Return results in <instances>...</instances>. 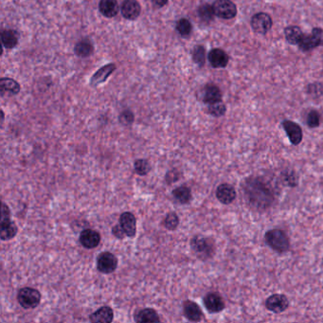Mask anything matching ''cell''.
<instances>
[{"label":"cell","instance_id":"cell-35","mask_svg":"<svg viewBox=\"0 0 323 323\" xmlns=\"http://www.w3.org/2000/svg\"><path fill=\"white\" fill-rule=\"evenodd\" d=\"M119 120H120V123H122L124 125H130L135 120V116L130 110H125L120 114Z\"/></svg>","mask_w":323,"mask_h":323},{"label":"cell","instance_id":"cell-17","mask_svg":"<svg viewBox=\"0 0 323 323\" xmlns=\"http://www.w3.org/2000/svg\"><path fill=\"white\" fill-rule=\"evenodd\" d=\"M99 10L103 16L111 18L118 14L120 7L117 0H101L99 4Z\"/></svg>","mask_w":323,"mask_h":323},{"label":"cell","instance_id":"cell-25","mask_svg":"<svg viewBox=\"0 0 323 323\" xmlns=\"http://www.w3.org/2000/svg\"><path fill=\"white\" fill-rule=\"evenodd\" d=\"M284 33L288 43L292 45H298L301 36L303 34L301 30L297 26H289L284 30Z\"/></svg>","mask_w":323,"mask_h":323},{"label":"cell","instance_id":"cell-23","mask_svg":"<svg viewBox=\"0 0 323 323\" xmlns=\"http://www.w3.org/2000/svg\"><path fill=\"white\" fill-rule=\"evenodd\" d=\"M17 31L13 30H4L1 33L3 47L6 48H14L18 43Z\"/></svg>","mask_w":323,"mask_h":323},{"label":"cell","instance_id":"cell-20","mask_svg":"<svg viewBox=\"0 0 323 323\" xmlns=\"http://www.w3.org/2000/svg\"><path fill=\"white\" fill-rule=\"evenodd\" d=\"M204 102L208 104L222 102L221 90L214 84H208L204 90Z\"/></svg>","mask_w":323,"mask_h":323},{"label":"cell","instance_id":"cell-8","mask_svg":"<svg viewBox=\"0 0 323 323\" xmlns=\"http://www.w3.org/2000/svg\"><path fill=\"white\" fill-rule=\"evenodd\" d=\"M80 243L87 249L95 248L101 243V235L94 229L86 228L81 232Z\"/></svg>","mask_w":323,"mask_h":323},{"label":"cell","instance_id":"cell-40","mask_svg":"<svg viewBox=\"0 0 323 323\" xmlns=\"http://www.w3.org/2000/svg\"><path fill=\"white\" fill-rule=\"evenodd\" d=\"M152 3L156 8H162L168 3V0H152Z\"/></svg>","mask_w":323,"mask_h":323},{"label":"cell","instance_id":"cell-33","mask_svg":"<svg viewBox=\"0 0 323 323\" xmlns=\"http://www.w3.org/2000/svg\"><path fill=\"white\" fill-rule=\"evenodd\" d=\"M205 54H206V51L202 46H198L193 50V54H192L193 60L200 66H203L205 64V57H206Z\"/></svg>","mask_w":323,"mask_h":323},{"label":"cell","instance_id":"cell-10","mask_svg":"<svg viewBox=\"0 0 323 323\" xmlns=\"http://www.w3.org/2000/svg\"><path fill=\"white\" fill-rule=\"evenodd\" d=\"M120 12L126 19L135 20L139 16L141 7L137 0H124L120 7Z\"/></svg>","mask_w":323,"mask_h":323},{"label":"cell","instance_id":"cell-37","mask_svg":"<svg viewBox=\"0 0 323 323\" xmlns=\"http://www.w3.org/2000/svg\"><path fill=\"white\" fill-rule=\"evenodd\" d=\"M312 34L315 36V38L317 39V43H318V46H323V30L322 29H319V28H315L313 31H312Z\"/></svg>","mask_w":323,"mask_h":323},{"label":"cell","instance_id":"cell-12","mask_svg":"<svg viewBox=\"0 0 323 323\" xmlns=\"http://www.w3.org/2000/svg\"><path fill=\"white\" fill-rule=\"evenodd\" d=\"M216 198L225 205L232 203L236 198V191L234 186L227 183H224L217 187L216 190Z\"/></svg>","mask_w":323,"mask_h":323},{"label":"cell","instance_id":"cell-2","mask_svg":"<svg viewBox=\"0 0 323 323\" xmlns=\"http://www.w3.org/2000/svg\"><path fill=\"white\" fill-rule=\"evenodd\" d=\"M17 300L24 309H34L40 304L41 294L34 288H21L17 294Z\"/></svg>","mask_w":323,"mask_h":323},{"label":"cell","instance_id":"cell-29","mask_svg":"<svg viewBox=\"0 0 323 323\" xmlns=\"http://www.w3.org/2000/svg\"><path fill=\"white\" fill-rule=\"evenodd\" d=\"M176 30L178 31L180 35L187 37L192 33V24L188 19L181 18L176 23Z\"/></svg>","mask_w":323,"mask_h":323},{"label":"cell","instance_id":"cell-36","mask_svg":"<svg viewBox=\"0 0 323 323\" xmlns=\"http://www.w3.org/2000/svg\"><path fill=\"white\" fill-rule=\"evenodd\" d=\"M112 234L118 239H123L126 236V234L124 232L123 228L120 226V223L112 228Z\"/></svg>","mask_w":323,"mask_h":323},{"label":"cell","instance_id":"cell-1","mask_svg":"<svg viewBox=\"0 0 323 323\" xmlns=\"http://www.w3.org/2000/svg\"><path fill=\"white\" fill-rule=\"evenodd\" d=\"M265 242L275 252L283 253L290 247L288 235L281 229H271L265 234Z\"/></svg>","mask_w":323,"mask_h":323},{"label":"cell","instance_id":"cell-34","mask_svg":"<svg viewBox=\"0 0 323 323\" xmlns=\"http://www.w3.org/2000/svg\"><path fill=\"white\" fill-rule=\"evenodd\" d=\"M307 124L311 128H316L320 124V115L317 111L312 110L307 115Z\"/></svg>","mask_w":323,"mask_h":323},{"label":"cell","instance_id":"cell-16","mask_svg":"<svg viewBox=\"0 0 323 323\" xmlns=\"http://www.w3.org/2000/svg\"><path fill=\"white\" fill-rule=\"evenodd\" d=\"M209 61L210 65L216 68L226 67L228 63L227 54L221 48H214L209 53Z\"/></svg>","mask_w":323,"mask_h":323},{"label":"cell","instance_id":"cell-31","mask_svg":"<svg viewBox=\"0 0 323 323\" xmlns=\"http://www.w3.org/2000/svg\"><path fill=\"white\" fill-rule=\"evenodd\" d=\"M180 225V218L176 213L174 212H170L168 213L165 220H164V226L169 229V230H174L176 229Z\"/></svg>","mask_w":323,"mask_h":323},{"label":"cell","instance_id":"cell-21","mask_svg":"<svg viewBox=\"0 0 323 323\" xmlns=\"http://www.w3.org/2000/svg\"><path fill=\"white\" fill-rule=\"evenodd\" d=\"M135 320L137 322H159L160 317L158 314L152 308H145L136 313Z\"/></svg>","mask_w":323,"mask_h":323},{"label":"cell","instance_id":"cell-24","mask_svg":"<svg viewBox=\"0 0 323 323\" xmlns=\"http://www.w3.org/2000/svg\"><path fill=\"white\" fill-rule=\"evenodd\" d=\"M173 196L180 203L187 204L192 200V192L187 186H180L173 191Z\"/></svg>","mask_w":323,"mask_h":323},{"label":"cell","instance_id":"cell-13","mask_svg":"<svg viewBox=\"0 0 323 323\" xmlns=\"http://www.w3.org/2000/svg\"><path fill=\"white\" fill-rule=\"evenodd\" d=\"M120 226L123 228L126 236L134 237L137 232V220L132 212H123L120 217Z\"/></svg>","mask_w":323,"mask_h":323},{"label":"cell","instance_id":"cell-32","mask_svg":"<svg viewBox=\"0 0 323 323\" xmlns=\"http://www.w3.org/2000/svg\"><path fill=\"white\" fill-rule=\"evenodd\" d=\"M209 113L214 117H221L226 113V105L222 102L209 104Z\"/></svg>","mask_w":323,"mask_h":323},{"label":"cell","instance_id":"cell-3","mask_svg":"<svg viewBox=\"0 0 323 323\" xmlns=\"http://www.w3.org/2000/svg\"><path fill=\"white\" fill-rule=\"evenodd\" d=\"M192 250L202 259L210 258L214 253L213 242L203 236H195L191 241Z\"/></svg>","mask_w":323,"mask_h":323},{"label":"cell","instance_id":"cell-22","mask_svg":"<svg viewBox=\"0 0 323 323\" xmlns=\"http://www.w3.org/2000/svg\"><path fill=\"white\" fill-rule=\"evenodd\" d=\"M1 95L3 96L5 93L11 95H16L20 91V85L16 81L10 78H2L0 81Z\"/></svg>","mask_w":323,"mask_h":323},{"label":"cell","instance_id":"cell-6","mask_svg":"<svg viewBox=\"0 0 323 323\" xmlns=\"http://www.w3.org/2000/svg\"><path fill=\"white\" fill-rule=\"evenodd\" d=\"M272 24V19L267 13L264 12H259L252 19V29L258 33H266L271 29Z\"/></svg>","mask_w":323,"mask_h":323},{"label":"cell","instance_id":"cell-30","mask_svg":"<svg viewBox=\"0 0 323 323\" xmlns=\"http://www.w3.org/2000/svg\"><path fill=\"white\" fill-rule=\"evenodd\" d=\"M134 170L136 174L143 176L149 174L151 171V165L149 162L146 159H137L134 163Z\"/></svg>","mask_w":323,"mask_h":323},{"label":"cell","instance_id":"cell-38","mask_svg":"<svg viewBox=\"0 0 323 323\" xmlns=\"http://www.w3.org/2000/svg\"><path fill=\"white\" fill-rule=\"evenodd\" d=\"M178 178H180V174H178V172H176V171H170L166 174V181L170 184L177 181Z\"/></svg>","mask_w":323,"mask_h":323},{"label":"cell","instance_id":"cell-14","mask_svg":"<svg viewBox=\"0 0 323 323\" xmlns=\"http://www.w3.org/2000/svg\"><path fill=\"white\" fill-rule=\"evenodd\" d=\"M183 308H184V315L190 321L198 322V321H201V319L203 318V313L201 311L198 303H195L194 301L186 300Z\"/></svg>","mask_w":323,"mask_h":323},{"label":"cell","instance_id":"cell-9","mask_svg":"<svg viewBox=\"0 0 323 323\" xmlns=\"http://www.w3.org/2000/svg\"><path fill=\"white\" fill-rule=\"evenodd\" d=\"M282 127H283L284 131L286 132L288 138H289L291 144L299 145L301 142L302 130L298 123L291 121V120H284L282 122Z\"/></svg>","mask_w":323,"mask_h":323},{"label":"cell","instance_id":"cell-28","mask_svg":"<svg viewBox=\"0 0 323 323\" xmlns=\"http://www.w3.org/2000/svg\"><path fill=\"white\" fill-rule=\"evenodd\" d=\"M198 15L204 22H210L216 15L213 7L210 6L209 4L201 5L198 9Z\"/></svg>","mask_w":323,"mask_h":323},{"label":"cell","instance_id":"cell-18","mask_svg":"<svg viewBox=\"0 0 323 323\" xmlns=\"http://www.w3.org/2000/svg\"><path fill=\"white\" fill-rule=\"evenodd\" d=\"M115 69H116V66L114 64H108L106 66H102L101 69H99L93 75V77L90 80V84L92 86H96L98 84L105 82L108 77L115 71Z\"/></svg>","mask_w":323,"mask_h":323},{"label":"cell","instance_id":"cell-15","mask_svg":"<svg viewBox=\"0 0 323 323\" xmlns=\"http://www.w3.org/2000/svg\"><path fill=\"white\" fill-rule=\"evenodd\" d=\"M114 312L109 306H102L96 312L91 314L89 320L91 322L110 323L113 321Z\"/></svg>","mask_w":323,"mask_h":323},{"label":"cell","instance_id":"cell-4","mask_svg":"<svg viewBox=\"0 0 323 323\" xmlns=\"http://www.w3.org/2000/svg\"><path fill=\"white\" fill-rule=\"evenodd\" d=\"M118 259L111 252H102L97 258V268L103 274H110L117 270Z\"/></svg>","mask_w":323,"mask_h":323},{"label":"cell","instance_id":"cell-5","mask_svg":"<svg viewBox=\"0 0 323 323\" xmlns=\"http://www.w3.org/2000/svg\"><path fill=\"white\" fill-rule=\"evenodd\" d=\"M212 7L216 16L223 19H231L237 14V8L231 0H216Z\"/></svg>","mask_w":323,"mask_h":323},{"label":"cell","instance_id":"cell-7","mask_svg":"<svg viewBox=\"0 0 323 323\" xmlns=\"http://www.w3.org/2000/svg\"><path fill=\"white\" fill-rule=\"evenodd\" d=\"M265 306L270 311L273 313H281L285 311L289 306L288 297L281 294H275L270 296L265 301Z\"/></svg>","mask_w":323,"mask_h":323},{"label":"cell","instance_id":"cell-27","mask_svg":"<svg viewBox=\"0 0 323 323\" xmlns=\"http://www.w3.org/2000/svg\"><path fill=\"white\" fill-rule=\"evenodd\" d=\"M299 48L303 50V51H308L311 50L313 48H317L318 46L317 39L315 38V36L313 34H302L300 40H299Z\"/></svg>","mask_w":323,"mask_h":323},{"label":"cell","instance_id":"cell-26","mask_svg":"<svg viewBox=\"0 0 323 323\" xmlns=\"http://www.w3.org/2000/svg\"><path fill=\"white\" fill-rule=\"evenodd\" d=\"M74 50L79 57H88L93 52V45L88 40H82L77 43Z\"/></svg>","mask_w":323,"mask_h":323},{"label":"cell","instance_id":"cell-39","mask_svg":"<svg viewBox=\"0 0 323 323\" xmlns=\"http://www.w3.org/2000/svg\"><path fill=\"white\" fill-rule=\"evenodd\" d=\"M11 219V210L6 204L2 203V210H1V220Z\"/></svg>","mask_w":323,"mask_h":323},{"label":"cell","instance_id":"cell-19","mask_svg":"<svg viewBox=\"0 0 323 323\" xmlns=\"http://www.w3.org/2000/svg\"><path fill=\"white\" fill-rule=\"evenodd\" d=\"M0 227V237L2 241L12 239L17 234V227L11 219L1 220Z\"/></svg>","mask_w":323,"mask_h":323},{"label":"cell","instance_id":"cell-11","mask_svg":"<svg viewBox=\"0 0 323 323\" xmlns=\"http://www.w3.org/2000/svg\"><path fill=\"white\" fill-rule=\"evenodd\" d=\"M204 306L210 313H219L225 308L224 299L219 294H207L204 298Z\"/></svg>","mask_w":323,"mask_h":323}]
</instances>
